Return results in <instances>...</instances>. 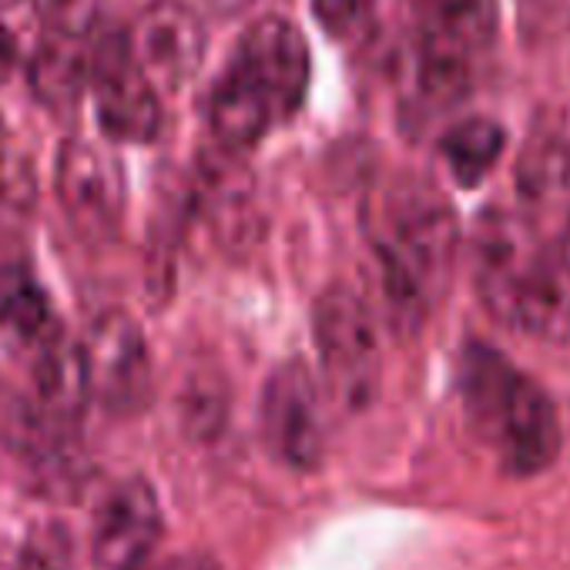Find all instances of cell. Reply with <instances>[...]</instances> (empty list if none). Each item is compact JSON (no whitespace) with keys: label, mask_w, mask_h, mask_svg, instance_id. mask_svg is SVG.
I'll return each mask as SVG.
<instances>
[{"label":"cell","mask_w":570,"mask_h":570,"mask_svg":"<svg viewBox=\"0 0 570 570\" xmlns=\"http://www.w3.org/2000/svg\"><path fill=\"white\" fill-rule=\"evenodd\" d=\"M370 238L393 320L416 330L450 289L460 225L450 202L423 178H396L370 212Z\"/></svg>","instance_id":"cell-1"},{"label":"cell","mask_w":570,"mask_h":570,"mask_svg":"<svg viewBox=\"0 0 570 570\" xmlns=\"http://www.w3.org/2000/svg\"><path fill=\"white\" fill-rule=\"evenodd\" d=\"M460 400L470 430L497 453L507 473H543L560 453V420L547 390L487 343L460 356Z\"/></svg>","instance_id":"cell-2"},{"label":"cell","mask_w":570,"mask_h":570,"mask_svg":"<svg viewBox=\"0 0 570 570\" xmlns=\"http://www.w3.org/2000/svg\"><path fill=\"white\" fill-rule=\"evenodd\" d=\"M497 14V0H416V88L426 105L450 108L470 91Z\"/></svg>","instance_id":"cell-3"},{"label":"cell","mask_w":570,"mask_h":570,"mask_svg":"<svg viewBox=\"0 0 570 570\" xmlns=\"http://www.w3.org/2000/svg\"><path fill=\"white\" fill-rule=\"evenodd\" d=\"M313 340L323 360V373L330 390L350 406H366L380 390V330L366 303L346 289L333 285L316 299L313 309Z\"/></svg>","instance_id":"cell-4"},{"label":"cell","mask_w":570,"mask_h":570,"mask_svg":"<svg viewBox=\"0 0 570 570\" xmlns=\"http://www.w3.org/2000/svg\"><path fill=\"white\" fill-rule=\"evenodd\" d=\"M91 400H98L115 416H135L151 400V356L141 326L121 313L108 309L81 340Z\"/></svg>","instance_id":"cell-5"},{"label":"cell","mask_w":570,"mask_h":570,"mask_svg":"<svg viewBox=\"0 0 570 570\" xmlns=\"http://www.w3.org/2000/svg\"><path fill=\"white\" fill-rule=\"evenodd\" d=\"M58 202L71 228L88 242H108L125 215L121 165L88 138H68L55 161Z\"/></svg>","instance_id":"cell-6"},{"label":"cell","mask_w":570,"mask_h":570,"mask_svg":"<svg viewBox=\"0 0 570 570\" xmlns=\"http://www.w3.org/2000/svg\"><path fill=\"white\" fill-rule=\"evenodd\" d=\"M262 440L289 470L313 473L323 463V406L313 373L303 363H282L262 393Z\"/></svg>","instance_id":"cell-7"},{"label":"cell","mask_w":570,"mask_h":570,"mask_svg":"<svg viewBox=\"0 0 570 570\" xmlns=\"http://www.w3.org/2000/svg\"><path fill=\"white\" fill-rule=\"evenodd\" d=\"M232 65L265 95L275 121L293 118L309 91L313 55L303 31L278 14H265L242 35Z\"/></svg>","instance_id":"cell-8"},{"label":"cell","mask_w":570,"mask_h":570,"mask_svg":"<svg viewBox=\"0 0 570 570\" xmlns=\"http://www.w3.org/2000/svg\"><path fill=\"white\" fill-rule=\"evenodd\" d=\"M91 95L95 118L105 138L125 145H148L161 131L158 88L135 65L125 35L108 38L91 55Z\"/></svg>","instance_id":"cell-9"},{"label":"cell","mask_w":570,"mask_h":570,"mask_svg":"<svg viewBox=\"0 0 570 570\" xmlns=\"http://www.w3.org/2000/svg\"><path fill=\"white\" fill-rule=\"evenodd\" d=\"M135 65L161 91H181L202 68L208 35L198 18L181 0H155L148 4L135 28L125 35Z\"/></svg>","instance_id":"cell-10"},{"label":"cell","mask_w":570,"mask_h":570,"mask_svg":"<svg viewBox=\"0 0 570 570\" xmlns=\"http://www.w3.org/2000/svg\"><path fill=\"white\" fill-rule=\"evenodd\" d=\"M540 242L533 238L530 225L520 215L487 212L473 235V278L483 309L503 323L517 326L520 296L537 258Z\"/></svg>","instance_id":"cell-11"},{"label":"cell","mask_w":570,"mask_h":570,"mask_svg":"<svg viewBox=\"0 0 570 570\" xmlns=\"http://www.w3.org/2000/svg\"><path fill=\"white\" fill-rule=\"evenodd\" d=\"M161 540V507L148 480L115 483L95 510L91 557L98 570H138Z\"/></svg>","instance_id":"cell-12"},{"label":"cell","mask_w":570,"mask_h":570,"mask_svg":"<svg viewBox=\"0 0 570 570\" xmlns=\"http://www.w3.org/2000/svg\"><path fill=\"white\" fill-rule=\"evenodd\" d=\"M513 330L550 343H570V228L537 248Z\"/></svg>","instance_id":"cell-13"},{"label":"cell","mask_w":570,"mask_h":570,"mask_svg":"<svg viewBox=\"0 0 570 570\" xmlns=\"http://www.w3.org/2000/svg\"><path fill=\"white\" fill-rule=\"evenodd\" d=\"M31 353H35V400L31 403L48 423L71 430L91 403L81 343L65 336V330L58 326Z\"/></svg>","instance_id":"cell-14"},{"label":"cell","mask_w":570,"mask_h":570,"mask_svg":"<svg viewBox=\"0 0 570 570\" xmlns=\"http://www.w3.org/2000/svg\"><path fill=\"white\" fill-rule=\"evenodd\" d=\"M272 125L275 115L265 95L235 65H228L208 98V128L218 148L228 155H242L255 148Z\"/></svg>","instance_id":"cell-15"},{"label":"cell","mask_w":570,"mask_h":570,"mask_svg":"<svg viewBox=\"0 0 570 570\" xmlns=\"http://www.w3.org/2000/svg\"><path fill=\"white\" fill-rule=\"evenodd\" d=\"M28 81L48 108H71L91 81V58L85 55L81 41L51 35L35 48L28 61Z\"/></svg>","instance_id":"cell-16"},{"label":"cell","mask_w":570,"mask_h":570,"mask_svg":"<svg viewBox=\"0 0 570 570\" xmlns=\"http://www.w3.org/2000/svg\"><path fill=\"white\" fill-rule=\"evenodd\" d=\"M507 131L490 118H463L440 138V155L456 185L476 188L500 161Z\"/></svg>","instance_id":"cell-17"},{"label":"cell","mask_w":570,"mask_h":570,"mask_svg":"<svg viewBox=\"0 0 570 570\" xmlns=\"http://www.w3.org/2000/svg\"><path fill=\"white\" fill-rule=\"evenodd\" d=\"M517 188L530 205H547L570 191V145L557 135L533 138L520 155Z\"/></svg>","instance_id":"cell-18"},{"label":"cell","mask_w":570,"mask_h":570,"mask_svg":"<svg viewBox=\"0 0 570 570\" xmlns=\"http://www.w3.org/2000/svg\"><path fill=\"white\" fill-rule=\"evenodd\" d=\"M61 323L55 320L48 296L38 289L31 278H14L4 293H0V333L14 346L35 350L45 343Z\"/></svg>","instance_id":"cell-19"},{"label":"cell","mask_w":570,"mask_h":570,"mask_svg":"<svg viewBox=\"0 0 570 570\" xmlns=\"http://www.w3.org/2000/svg\"><path fill=\"white\" fill-rule=\"evenodd\" d=\"M320 28L340 45H360L376 28V0H313Z\"/></svg>","instance_id":"cell-20"},{"label":"cell","mask_w":570,"mask_h":570,"mask_svg":"<svg viewBox=\"0 0 570 570\" xmlns=\"http://www.w3.org/2000/svg\"><path fill=\"white\" fill-rule=\"evenodd\" d=\"M31 4L38 8L51 35L75 41H85L105 11V0H31Z\"/></svg>","instance_id":"cell-21"},{"label":"cell","mask_w":570,"mask_h":570,"mask_svg":"<svg viewBox=\"0 0 570 570\" xmlns=\"http://www.w3.org/2000/svg\"><path fill=\"white\" fill-rule=\"evenodd\" d=\"M14 570H71V540L61 527L38 530L18 553Z\"/></svg>","instance_id":"cell-22"},{"label":"cell","mask_w":570,"mask_h":570,"mask_svg":"<svg viewBox=\"0 0 570 570\" xmlns=\"http://www.w3.org/2000/svg\"><path fill=\"white\" fill-rule=\"evenodd\" d=\"M517 18L530 38H560L570 31V0H517Z\"/></svg>","instance_id":"cell-23"},{"label":"cell","mask_w":570,"mask_h":570,"mask_svg":"<svg viewBox=\"0 0 570 570\" xmlns=\"http://www.w3.org/2000/svg\"><path fill=\"white\" fill-rule=\"evenodd\" d=\"M21 65V45H18V35L0 21V81H8L11 71Z\"/></svg>","instance_id":"cell-24"},{"label":"cell","mask_w":570,"mask_h":570,"mask_svg":"<svg viewBox=\"0 0 570 570\" xmlns=\"http://www.w3.org/2000/svg\"><path fill=\"white\" fill-rule=\"evenodd\" d=\"M158 570H218V563L208 553H178Z\"/></svg>","instance_id":"cell-25"},{"label":"cell","mask_w":570,"mask_h":570,"mask_svg":"<svg viewBox=\"0 0 570 570\" xmlns=\"http://www.w3.org/2000/svg\"><path fill=\"white\" fill-rule=\"evenodd\" d=\"M205 4H208L212 11H218V14H235V11H242L245 4H252V0H205Z\"/></svg>","instance_id":"cell-26"},{"label":"cell","mask_w":570,"mask_h":570,"mask_svg":"<svg viewBox=\"0 0 570 570\" xmlns=\"http://www.w3.org/2000/svg\"><path fill=\"white\" fill-rule=\"evenodd\" d=\"M18 4H24V0H0V11H11V8H18Z\"/></svg>","instance_id":"cell-27"},{"label":"cell","mask_w":570,"mask_h":570,"mask_svg":"<svg viewBox=\"0 0 570 570\" xmlns=\"http://www.w3.org/2000/svg\"><path fill=\"white\" fill-rule=\"evenodd\" d=\"M0 155H4V125H0Z\"/></svg>","instance_id":"cell-28"}]
</instances>
